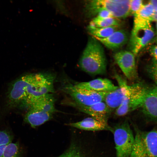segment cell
Listing matches in <instances>:
<instances>
[{
  "label": "cell",
  "mask_w": 157,
  "mask_h": 157,
  "mask_svg": "<svg viewBox=\"0 0 157 157\" xmlns=\"http://www.w3.org/2000/svg\"><path fill=\"white\" fill-rule=\"evenodd\" d=\"M54 76L51 74L38 73L24 76L12 85L8 94L11 106L22 103L24 106L42 95L54 92Z\"/></svg>",
  "instance_id": "6da1fadb"
},
{
  "label": "cell",
  "mask_w": 157,
  "mask_h": 157,
  "mask_svg": "<svg viewBox=\"0 0 157 157\" xmlns=\"http://www.w3.org/2000/svg\"><path fill=\"white\" fill-rule=\"evenodd\" d=\"M79 64L82 70L91 75H102L106 72L107 60L104 49L93 36L89 38Z\"/></svg>",
  "instance_id": "7a4b0ae2"
},
{
  "label": "cell",
  "mask_w": 157,
  "mask_h": 157,
  "mask_svg": "<svg viewBox=\"0 0 157 157\" xmlns=\"http://www.w3.org/2000/svg\"><path fill=\"white\" fill-rule=\"evenodd\" d=\"M129 0H92L85 4V11L88 17L97 15L99 11L104 10L110 12L114 17L124 18L130 13Z\"/></svg>",
  "instance_id": "3957f363"
},
{
  "label": "cell",
  "mask_w": 157,
  "mask_h": 157,
  "mask_svg": "<svg viewBox=\"0 0 157 157\" xmlns=\"http://www.w3.org/2000/svg\"><path fill=\"white\" fill-rule=\"evenodd\" d=\"M134 129V142L129 157H157V127L149 131Z\"/></svg>",
  "instance_id": "277c9868"
},
{
  "label": "cell",
  "mask_w": 157,
  "mask_h": 157,
  "mask_svg": "<svg viewBox=\"0 0 157 157\" xmlns=\"http://www.w3.org/2000/svg\"><path fill=\"white\" fill-rule=\"evenodd\" d=\"M149 88L141 82L131 85L128 94L121 104L115 110V115L118 117L124 116L141 108Z\"/></svg>",
  "instance_id": "5b68a950"
},
{
  "label": "cell",
  "mask_w": 157,
  "mask_h": 157,
  "mask_svg": "<svg viewBox=\"0 0 157 157\" xmlns=\"http://www.w3.org/2000/svg\"><path fill=\"white\" fill-rule=\"evenodd\" d=\"M113 129L116 157H129L135 137L128 121L117 124Z\"/></svg>",
  "instance_id": "8992f818"
},
{
  "label": "cell",
  "mask_w": 157,
  "mask_h": 157,
  "mask_svg": "<svg viewBox=\"0 0 157 157\" xmlns=\"http://www.w3.org/2000/svg\"><path fill=\"white\" fill-rule=\"evenodd\" d=\"M155 36V30L151 23L143 24L133 25L129 40L130 51L135 55L147 46Z\"/></svg>",
  "instance_id": "52a82bcc"
},
{
  "label": "cell",
  "mask_w": 157,
  "mask_h": 157,
  "mask_svg": "<svg viewBox=\"0 0 157 157\" xmlns=\"http://www.w3.org/2000/svg\"><path fill=\"white\" fill-rule=\"evenodd\" d=\"M64 90L74 100L75 104L87 106L104 101L108 92H98L77 88L74 85L65 86Z\"/></svg>",
  "instance_id": "ba28073f"
},
{
  "label": "cell",
  "mask_w": 157,
  "mask_h": 157,
  "mask_svg": "<svg viewBox=\"0 0 157 157\" xmlns=\"http://www.w3.org/2000/svg\"><path fill=\"white\" fill-rule=\"evenodd\" d=\"M135 55L130 51L121 50L115 53L114 58L126 77L134 81L138 78Z\"/></svg>",
  "instance_id": "9c48e42d"
},
{
  "label": "cell",
  "mask_w": 157,
  "mask_h": 157,
  "mask_svg": "<svg viewBox=\"0 0 157 157\" xmlns=\"http://www.w3.org/2000/svg\"><path fill=\"white\" fill-rule=\"evenodd\" d=\"M115 77L118 83V87L113 90L108 92L104 100L111 112L115 110L121 104L131 87V85H128L120 76L116 74Z\"/></svg>",
  "instance_id": "30bf717a"
},
{
  "label": "cell",
  "mask_w": 157,
  "mask_h": 157,
  "mask_svg": "<svg viewBox=\"0 0 157 157\" xmlns=\"http://www.w3.org/2000/svg\"><path fill=\"white\" fill-rule=\"evenodd\" d=\"M141 108L143 115L148 120H157V86L149 88Z\"/></svg>",
  "instance_id": "8fae6325"
},
{
  "label": "cell",
  "mask_w": 157,
  "mask_h": 157,
  "mask_svg": "<svg viewBox=\"0 0 157 157\" xmlns=\"http://www.w3.org/2000/svg\"><path fill=\"white\" fill-rule=\"evenodd\" d=\"M93 37L107 48L113 50L119 49L124 46L129 38L128 32L123 29L117 30L106 38Z\"/></svg>",
  "instance_id": "7c38bea8"
},
{
  "label": "cell",
  "mask_w": 157,
  "mask_h": 157,
  "mask_svg": "<svg viewBox=\"0 0 157 157\" xmlns=\"http://www.w3.org/2000/svg\"><path fill=\"white\" fill-rule=\"evenodd\" d=\"M75 105L81 112L90 115L99 121L108 123V117L111 112L104 101L87 106Z\"/></svg>",
  "instance_id": "4fadbf2b"
},
{
  "label": "cell",
  "mask_w": 157,
  "mask_h": 157,
  "mask_svg": "<svg viewBox=\"0 0 157 157\" xmlns=\"http://www.w3.org/2000/svg\"><path fill=\"white\" fill-rule=\"evenodd\" d=\"M74 85L83 89L98 92H109L118 87L110 80L106 78H97L91 81L77 83Z\"/></svg>",
  "instance_id": "5bb4252c"
},
{
  "label": "cell",
  "mask_w": 157,
  "mask_h": 157,
  "mask_svg": "<svg viewBox=\"0 0 157 157\" xmlns=\"http://www.w3.org/2000/svg\"><path fill=\"white\" fill-rule=\"evenodd\" d=\"M69 126L81 130L90 131L106 130L113 133V128L108 125V123L99 121L92 117L85 118L76 122L70 123Z\"/></svg>",
  "instance_id": "9a60e30c"
},
{
  "label": "cell",
  "mask_w": 157,
  "mask_h": 157,
  "mask_svg": "<svg viewBox=\"0 0 157 157\" xmlns=\"http://www.w3.org/2000/svg\"><path fill=\"white\" fill-rule=\"evenodd\" d=\"M55 99L53 95L47 93L32 100L25 106L28 110L36 109L53 114L56 111Z\"/></svg>",
  "instance_id": "2e32d148"
},
{
  "label": "cell",
  "mask_w": 157,
  "mask_h": 157,
  "mask_svg": "<svg viewBox=\"0 0 157 157\" xmlns=\"http://www.w3.org/2000/svg\"><path fill=\"white\" fill-rule=\"evenodd\" d=\"M53 114L40 110L30 109L25 115L24 121L35 128L51 119Z\"/></svg>",
  "instance_id": "e0dca14e"
},
{
  "label": "cell",
  "mask_w": 157,
  "mask_h": 157,
  "mask_svg": "<svg viewBox=\"0 0 157 157\" xmlns=\"http://www.w3.org/2000/svg\"><path fill=\"white\" fill-rule=\"evenodd\" d=\"M154 13L152 5L149 2L144 4L140 10L134 16L133 25L144 24L151 23Z\"/></svg>",
  "instance_id": "ac0fdd59"
},
{
  "label": "cell",
  "mask_w": 157,
  "mask_h": 157,
  "mask_svg": "<svg viewBox=\"0 0 157 157\" xmlns=\"http://www.w3.org/2000/svg\"><path fill=\"white\" fill-rule=\"evenodd\" d=\"M119 26L99 28L89 25L87 29L88 32L92 36L101 38H105L109 36L114 32L118 30Z\"/></svg>",
  "instance_id": "d6986e66"
},
{
  "label": "cell",
  "mask_w": 157,
  "mask_h": 157,
  "mask_svg": "<svg viewBox=\"0 0 157 157\" xmlns=\"http://www.w3.org/2000/svg\"><path fill=\"white\" fill-rule=\"evenodd\" d=\"M89 25L99 28L119 26L120 22L118 19L115 17L102 18L96 16L91 21Z\"/></svg>",
  "instance_id": "ffe728a7"
},
{
  "label": "cell",
  "mask_w": 157,
  "mask_h": 157,
  "mask_svg": "<svg viewBox=\"0 0 157 157\" xmlns=\"http://www.w3.org/2000/svg\"><path fill=\"white\" fill-rule=\"evenodd\" d=\"M2 157H20L19 144L17 142H11L7 145Z\"/></svg>",
  "instance_id": "44dd1931"
},
{
  "label": "cell",
  "mask_w": 157,
  "mask_h": 157,
  "mask_svg": "<svg viewBox=\"0 0 157 157\" xmlns=\"http://www.w3.org/2000/svg\"><path fill=\"white\" fill-rule=\"evenodd\" d=\"M60 157H85L80 152L79 149L74 144H72L67 151Z\"/></svg>",
  "instance_id": "7402d4cb"
},
{
  "label": "cell",
  "mask_w": 157,
  "mask_h": 157,
  "mask_svg": "<svg viewBox=\"0 0 157 157\" xmlns=\"http://www.w3.org/2000/svg\"><path fill=\"white\" fill-rule=\"evenodd\" d=\"M144 4L142 0H130L129 10L130 13L134 16L141 8Z\"/></svg>",
  "instance_id": "603a6c76"
},
{
  "label": "cell",
  "mask_w": 157,
  "mask_h": 157,
  "mask_svg": "<svg viewBox=\"0 0 157 157\" xmlns=\"http://www.w3.org/2000/svg\"><path fill=\"white\" fill-rule=\"evenodd\" d=\"M13 137L6 131H0V145H8L11 143Z\"/></svg>",
  "instance_id": "cb8c5ba5"
},
{
  "label": "cell",
  "mask_w": 157,
  "mask_h": 157,
  "mask_svg": "<svg viewBox=\"0 0 157 157\" xmlns=\"http://www.w3.org/2000/svg\"><path fill=\"white\" fill-rule=\"evenodd\" d=\"M146 70L150 78L155 83L157 84V70L149 64L147 66Z\"/></svg>",
  "instance_id": "d4e9b609"
},
{
  "label": "cell",
  "mask_w": 157,
  "mask_h": 157,
  "mask_svg": "<svg viewBox=\"0 0 157 157\" xmlns=\"http://www.w3.org/2000/svg\"><path fill=\"white\" fill-rule=\"evenodd\" d=\"M96 16L102 18L114 17L110 12L104 10H101L99 11Z\"/></svg>",
  "instance_id": "484cf974"
},
{
  "label": "cell",
  "mask_w": 157,
  "mask_h": 157,
  "mask_svg": "<svg viewBox=\"0 0 157 157\" xmlns=\"http://www.w3.org/2000/svg\"><path fill=\"white\" fill-rule=\"evenodd\" d=\"M149 2L152 5L154 10L152 21H157V0H152L149 1Z\"/></svg>",
  "instance_id": "4316f807"
},
{
  "label": "cell",
  "mask_w": 157,
  "mask_h": 157,
  "mask_svg": "<svg viewBox=\"0 0 157 157\" xmlns=\"http://www.w3.org/2000/svg\"><path fill=\"white\" fill-rule=\"evenodd\" d=\"M150 54L153 58L157 60V45H153L149 49Z\"/></svg>",
  "instance_id": "83f0119b"
},
{
  "label": "cell",
  "mask_w": 157,
  "mask_h": 157,
  "mask_svg": "<svg viewBox=\"0 0 157 157\" xmlns=\"http://www.w3.org/2000/svg\"><path fill=\"white\" fill-rule=\"evenodd\" d=\"M149 64L157 70V60L153 58Z\"/></svg>",
  "instance_id": "f1b7e54d"
},
{
  "label": "cell",
  "mask_w": 157,
  "mask_h": 157,
  "mask_svg": "<svg viewBox=\"0 0 157 157\" xmlns=\"http://www.w3.org/2000/svg\"><path fill=\"white\" fill-rule=\"evenodd\" d=\"M7 145H0V157H2L4 150Z\"/></svg>",
  "instance_id": "f546056e"
},
{
  "label": "cell",
  "mask_w": 157,
  "mask_h": 157,
  "mask_svg": "<svg viewBox=\"0 0 157 157\" xmlns=\"http://www.w3.org/2000/svg\"><path fill=\"white\" fill-rule=\"evenodd\" d=\"M156 29L155 30V36L154 39V42L157 44V21L156 22Z\"/></svg>",
  "instance_id": "4dcf8cb0"
},
{
  "label": "cell",
  "mask_w": 157,
  "mask_h": 157,
  "mask_svg": "<svg viewBox=\"0 0 157 157\" xmlns=\"http://www.w3.org/2000/svg\"></svg>",
  "instance_id": "1f68e13d"
}]
</instances>
